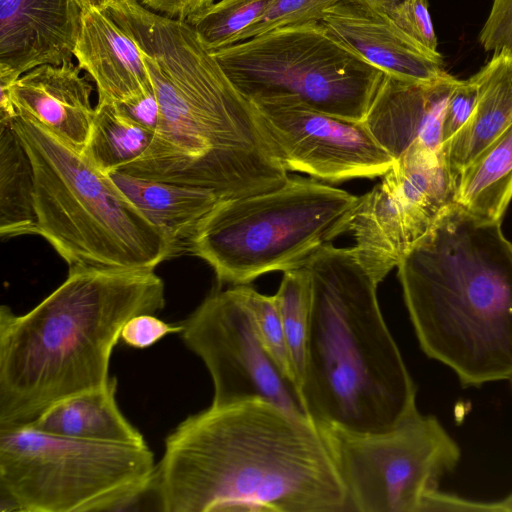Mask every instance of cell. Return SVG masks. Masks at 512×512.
Returning <instances> with one entry per match:
<instances>
[{
	"label": "cell",
	"instance_id": "obj_4",
	"mask_svg": "<svg viewBox=\"0 0 512 512\" xmlns=\"http://www.w3.org/2000/svg\"><path fill=\"white\" fill-rule=\"evenodd\" d=\"M397 267L422 351L463 387H512V242L501 222L454 205Z\"/></svg>",
	"mask_w": 512,
	"mask_h": 512
},
{
	"label": "cell",
	"instance_id": "obj_12",
	"mask_svg": "<svg viewBox=\"0 0 512 512\" xmlns=\"http://www.w3.org/2000/svg\"><path fill=\"white\" fill-rule=\"evenodd\" d=\"M181 324L184 344L212 378L211 405L258 398L308 417L296 387L261 343L246 285L213 292Z\"/></svg>",
	"mask_w": 512,
	"mask_h": 512
},
{
	"label": "cell",
	"instance_id": "obj_1",
	"mask_svg": "<svg viewBox=\"0 0 512 512\" xmlns=\"http://www.w3.org/2000/svg\"><path fill=\"white\" fill-rule=\"evenodd\" d=\"M106 9L138 45L159 103L149 147L120 171L209 190L222 201L284 184L287 170L252 102L189 23L138 0H114Z\"/></svg>",
	"mask_w": 512,
	"mask_h": 512
},
{
	"label": "cell",
	"instance_id": "obj_36",
	"mask_svg": "<svg viewBox=\"0 0 512 512\" xmlns=\"http://www.w3.org/2000/svg\"><path fill=\"white\" fill-rule=\"evenodd\" d=\"M376 7L384 10L388 14L394 10L403 0H367Z\"/></svg>",
	"mask_w": 512,
	"mask_h": 512
},
{
	"label": "cell",
	"instance_id": "obj_16",
	"mask_svg": "<svg viewBox=\"0 0 512 512\" xmlns=\"http://www.w3.org/2000/svg\"><path fill=\"white\" fill-rule=\"evenodd\" d=\"M321 21L344 45L385 74L426 82L445 72L441 54L426 51L387 12L367 0H337Z\"/></svg>",
	"mask_w": 512,
	"mask_h": 512
},
{
	"label": "cell",
	"instance_id": "obj_14",
	"mask_svg": "<svg viewBox=\"0 0 512 512\" xmlns=\"http://www.w3.org/2000/svg\"><path fill=\"white\" fill-rule=\"evenodd\" d=\"M82 12L75 0H0V83L72 61Z\"/></svg>",
	"mask_w": 512,
	"mask_h": 512
},
{
	"label": "cell",
	"instance_id": "obj_17",
	"mask_svg": "<svg viewBox=\"0 0 512 512\" xmlns=\"http://www.w3.org/2000/svg\"><path fill=\"white\" fill-rule=\"evenodd\" d=\"M81 70L72 61L42 65L10 87L17 114L32 117L79 153L87 146L95 112L92 86Z\"/></svg>",
	"mask_w": 512,
	"mask_h": 512
},
{
	"label": "cell",
	"instance_id": "obj_10",
	"mask_svg": "<svg viewBox=\"0 0 512 512\" xmlns=\"http://www.w3.org/2000/svg\"><path fill=\"white\" fill-rule=\"evenodd\" d=\"M318 427L356 512H423L461 458L441 422L419 411L382 432Z\"/></svg>",
	"mask_w": 512,
	"mask_h": 512
},
{
	"label": "cell",
	"instance_id": "obj_26",
	"mask_svg": "<svg viewBox=\"0 0 512 512\" xmlns=\"http://www.w3.org/2000/svg\"><path fill=\"white\" fill-rule=\"evenodd\" d=\"M273 0H218L185 20L205 47L212 51L236 42L239 35L253 24Z\"/></svg>",
	"mask_w": 512,
	"mask_h": 512
},
{
	"label": "cell",
	"instance_id": "obj_13",
	"mask_svg": "<svg viewBox=\"0 0 512 512\" xmlns=\"http://www.w3.org/2000/svg\"><path fill=\"white\" fill-rule=\"evenodd\" d=\"M252 104L272 151L287 171L340 182L382 177L395 162L364 122L287 99Z\"/></svg>",
	"mask_w": 512,
	"mask_h": 512
},
{
	"label": "cell",
	"instance_id": "obj_29",
	"mask_svg": "<svg viewBox=\"0 0 512 512\" xmlns=\"http://www.w3.org/2000/svg\"><path fill=\"white\" fill-rule=\"evenodd\" d=\"M428 8L427 0H403L389 15L412 40L437 55L438 41Z\"/></svg>",
	"mask_w": 512,
	"mask_h": 512
},
{
	"label": "cell",
	"instance_id": "obj_37",
	"mask_svg": "<svg viewBox=\"0 0 512 512\" xmlns=\"http://www.w3.org/2000/svg\"><path fill=\"white\" fill-rule=\"evenodd\" d=\"M82 8H106L113 0H75Z\"/></svg>",
	"mask_w": 512,
	"mask_h": 512
},
{
	"label": "cell",
	"instance_id": "obj_27",
	"mask_svg": "<svg viewBox=\"0 0 512 512\" xmlns=\"http://www.w3.org/2000/svg\"><path fill=\"white\" fill-rule=\"evenodd\" d=\"M261 343L280 373L297 389V379L276 300L246 285ZM299 393V392H298Z\"/></svg>",
	"mask_w": 512,
	"mask_h": 512
},
{
	"label": "cell",
	"instance_id": "obj_24",
	"mask_svg": "<svg viewBox=\"0 0 512 512\" xmlns=\"http://www.w3.org/2000/svg\"><path fill=\"white\" fill-rule=\"evenodd\" d=\"M154 133L125 116L113 102H98L83 154L100 171L110 174L139 158Z\"/></svg>",
	"mask_w": 512,
	"mask_h": 512
},
{
	"label": "cell",
	"instance_id": "obj_19",
	"mask_svg": "<svg viewBox=\"0 0 512 512\" xmlns=\"http://www.w3.org/2000/svg\"><path fill=\"white\" fill-rule=\"evenodd\" d=\"M115 184L170 242L173 256L187 251L199 225L222 201L209 190L145 179L117 170Z\"/></svg>",
	"mask_w": 512,
	"mask_h": 512
},
{
	"label": "cell",
	"instance_id": "obj_21",
	"mask_svg": "<svg viewBox=\"0 0 512 512\" xmlns=\"http://www.w3.org/2000/svg\"><path fill=\"white\" fill-rule=\"evenodd\" d=\"M117 379L100 389L61 400L30 425L40 431L85 441L147 445L116 402Z\"/></svg>",
	"mask_w": 512,
	"mask_h": 512
},
{
	"label": "cell",
	"instance_id": "obj_7",
	"mask_svg": "<svg viewBox=\"0 0 512 512\" xmlns=\"http://www.w3.org/2000/svg\"><path fill=\"white\" fill-rule=\"evenodd\" d=\"M359 196L300 176L279 188L220 201L199 223L191 254L218 281L248 285L259 276L305 265L321 247L349 231Z\"/></svg>",
	"mask_w": 512,
	"mask_h": 512
},
{
	"label": "cell",
	"instance_id": "obj_8",
	"mask_svg": "<svg viewBox=\"0 0 512 512\" xmlns=\"http://www.w3.org/2000/svg\"><path fill=\"white\" fill-rule=\"evenodd\" d=\"M156 467L147 445L0 429L1 511L127 510L152 492Z\"/></svg>",
	"mask_w": 512,
	"mask_h": 512
},
{
	"label": "cell",
	"instance_id": "obj_22",
	"mask_svg": "<svg viewBox=\"0 0 512 512\" xmlns=\"http://www.w3.org/2000/svg\"><path fill=\"white\" fill-rule=\"evenodd\" d=\"M512 199V122L461 172L455 205L466 213L501 222Z\"/></svg>",
	"mask_w": 512,
	"mask_h": 512
},
{
	"label": "cell",
	"instance_id": "obj_15",
	"mask_svg": "<svg viewBox=\"0 0 512 512\" xmlns=\"http://www.w3.org/2000/svg\"><path fill=\"white\" fill-rule=\"evenodd\" d=\"M458 81L446 71L426 82L385 74L363 122L394 160L414 149L443 153L444 111Z\"/></svg>",
	"mask_w": 512,
	"mask_h": 512
},
{
	"label": "cell",
	"instance_id": "obj_35",
	"mask_svg": "<svg viewBox=\"0 0 512 512\" xmlns=\"http://www.w3.org/2000/svg\"><path fill=\"white\" fill-rule=\"evenodd\" d=\"M491 512H512V492L506 497L490 502Z\"/></svg>",
	"mask_w": 512,
	"mask_h": 512
},
{
	"label": "cell",
	"instance_id": "obj_25",
	"mask_svg": "<svg viewBox=\"0 0 512 512\" xmlns=\"http://www.w3.org/2000/svg\"><path fill=\"white\" fill-rule=\"evenodd\" d=\"M274 298L285 332L299 392L311 311V281L306 267L283 272Z\"/></svg>",
	"mask_w": 512,
	"mask_h": 512
},
{
	"label": "cell",
	"instance_id": "obj_11",
	"mask_svg": "<svg viewBox=\"0 0 512 512\" xmlns=\"http://www.w3.org/2000/svg\"><path fill=\"white\" fill-rule=\"evenodd\" d=\"M455 196L443 153L423 149L396 159L381 181L359 196L349 225L352 250L377 284L455 205Z\"/></svg>",
	"mask_w": 512,
	"mask_h": 512
},
{
	"label": "cell",
	"instance_id": "obj_6",
	"mask_svg": "<svg viewBox=\"0 0 512 512\" xmlns=\"http://www.w3.org/2000/svg\"><path fill=\"white\" fill-rule=\"evenodd\" d=\"M12 125L34 168L37 235L69 268L154 270L173 256L109 174L32 117L18 113Z\"/></svg>",
	"mask_w": 512,
	"mask_h": 512
},
{
	"label": "cell",
	"instance_id": "obj_28",
	"mask_svg": "<svg viewBox=\"0 0 512 512\" xmlns=\"http://www.w3.org/2000/svg\"><path fill=\"white\" fill-rule=\"evenodd\" d=\"M337 0H273L265 12L237 38L236 42L273 29L309 21H321Z\"/></svg>",
	"mask_w": 512,
	"mask_h": 512
},
{
	"label": "cell",
	"instance_id": "obj_3",
	"mask_svg": "<svg viewBox=\"0 0 512 512\" xmlns=\"http://www.w3.org/2000/svg\"><path fill=\"white\" fill-rule=\"evenodd\" d=\"M165 306L154 270L71 267L29 312L0 310V429L30 425L68 397L105 387L125 323Z\"/></svg>",
	"mask_w": 512,
	"mask_h": 512
},
{
	"label": "cell",
	"instance_id": "obj_31",
	"mask_svg": "<svg viewBox=\"0 0 512 512\" xmlns=\"http://www.w3.org/2000/svg\"><path fill=\"white\" fill-rule=\"evenodd\" d=\"M479 43L485 51L512 57V0H493Z\"/></svg>",
	"mask_w": 512,
	"mask_h": 512
},
{
	"label": "cell",
	"instance_id": "obj_33",
	"mask_svg": "<svg viewBox=\"0 0 512 512\" xmlns=\"http://www.w3.org/2000/svg\"><path fill=\"white\" fill-rule=\"evenodd\" d=\"M116 105L129 119L149 131L155 132L159 120V103L153 87L140 96L116 103Z\"/></svg>",
	"mask_w": 512,
	"mask_h": 512
},
{
	"label": "cell",
	"instance_id": "obj_2",
	"mask_svg": "<svg viewBox=\"0 0 512 512\" xmlns=\"http://www.w3.org/2000/svg\"><path fill=\"white\" fill-rule=\"evenodd\" d=\"M156 487L166 512H352L320 428L258 398L183 420Z\"/></svg>",
	"mask_w": 512,
	"mask_h": 512
},
{
	"label": "cell",
	"instance_id": "obj_5",
	"mask_svg": "<svg viewBox=\"0 0 512 512\" xmlns=\"http://www.w3.org/2000/svg\"><path fill=\"white\" fill-rule=\"evenodd\" d=\"M304 266L311 311L299 395L307 416L366 433L417 413V387L381 313L378 284L352 247L326 244Z\"/></svg>",
	"mask_w": 512,
	"mask_h": 512
},
{
	"label": "cell",
	"instance_id": "obj_34",
	"mask_svg": "<svg viewBox=\"0 0 512 512\" xmlns=\"http://www.w3.org/2000/svg\"><path fill=\"white\" fill-rule=\"evenodd\" d=\"M145 7L180 20L188 18L203 11L216 0H138Z\"/></svg>",
	"mask_w": 512,
	"mask_h": 512
},
{
	"label": "cell",
	"instance_id": "obj_20",
	"mask_svg": "<svg viewBox=\"0 0 512 512\" xmlns=\"http://www.w3.org/2000/svg\"><path fill=\"white\" fill-rule=\"evenodd\" d=\"M478 98L464 127L443 150L452 180L512 122V57L493 53L475 74Z\"/></svg>",
	"mask_w": 512,
	"mask_h": 512
},
{
	"label": "cell",
	"instance_id": "obj_23",
	"mask_svg": "<svg viewBox=\"0 0 512 512\" xmlns=\"http://www.w3.org/2000/svg\"><path fill=\"white\" fill-rule=\"evenodd\" d=\"M35 174L12 122L0 125V235L37 234Z\"/></svg>",
	"mask_w": 512,
	"mask_h": 512
},
{
	"label": "cell",
	"instance_id": "obj_32",
	"mask_svg": "<svg viewBox=\"0 0 512 512\" xmlns=\"http://www.w3.org/2000/svg\"><path fill=\"white\" fill-rule=\"evenodd\" d=\"M182 324H169L154 314H139L130 318L122 328L120 339L138 349L152 346L168 334L180 333Z\"/></svg>",
	"mask_w": 512,
	"mask_h": 512
},
{
	"label": "cell",
	"instance_id": "obj_18",
	"mask_svg": "<svg viewBox=\"0 0 512 512\" xmlns=\"http://www.w3.org/2000/svg\"><path fill=\"white\" fill-rule=\"evenodd\" d=\"M74 58L95 82L98 102L121 103L153 87L138 45L106 8L83 9Z\"/></svg>",
	"mask_w": 512,
	"mask_h": 512
},
{
	"label": "cell",
	"instance_id": "obj_30",
	"mask_svg": "<svg viewBox=\"0 0 512 512\" xmlns=\"http://www.w3.org/2000/svg\"><path fill=\"white\" fill-rule=\"evenodd\" d=\"M478 98V82L475 74L459 80L446 103L442 123V151L469 120Z\"/></svg>",
	"mask_w": 512,
	"mask_h": 512
},
{
	"label": "cell",
	"instance_id": "obj_9",
	"mask_svg": "<svg viewBox=\"0 0 512 512\" xmlns=\"http://www.w3.org/2000/svg\"><path fill=\"white\" fill-rule=\"evenodd\" d=\"M251 102L287 99L363 122L385 73L322 21L279 27L212 51Z\"/></svg>",
	"mask_w": 512,
	"mask_h": 512
}]
</instances>
